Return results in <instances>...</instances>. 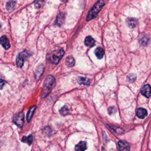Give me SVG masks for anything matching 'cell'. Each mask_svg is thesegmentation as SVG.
<instances>
[{
  "mask_svg": "<svg viewBox=\"0 0 151 151\" xmlns=\"http://www.w3.org/2000/svg\"><path fill=\"white\" fill-rule=\"evenodd\" d=\"M136 78V76L134 74H130L127 76V80L130 82H133L135 81Z\"/></svg>",
  "mask_w": 151,
  "mask_h": 151,
  "instance_id": "obj_25",
  "label": "cell"
},
{
  "mask_svg": "<svg viewBox=\"0 0 151 151\" xmlns=\"http://www.w3.org/2000/svg\"><path fill=\"white\" fill-rule=\"evenodd\" d=\"M96 56L99 58V59H101L104 54V50L101 48V47H97L94 51Z\"/></svg>",
  "mask_w": 151,
  "mask_h": 151,
  "instance_id": "obj_14",
  "label": "cell"
},
{
  "mask_svg": "<svg viewBox=\"0 0 151 151\" xmlns=\"http://www.w3.org/2000/svg\"><path fill=\"white\" fill-rule=\"evenodd\" d=\"M87 149V143L84 141H81L76 146V151H85Z\"/></svg>",
  "mask_w": 151,
  "mask_h": 151,
  "instance_id": "obj_10",
  "label": "cell"
},
{
  "mask_svg": "<svg viewBox=\"0 0 151 151\" xmlns=\"http://www.w3.org/2000/svg\"><path fill=\"white\" fill-rule=\"evenodd\" d=\"M77 81L80 84H83L86 86H89L90 84V80L86 77H80L77 79Z\"/></svg>",
  "mask_w": 151,
  "mask_h": 151,
  "instance_id": "obj_16",
  "label": "cell"
},
{
  "mask_svg": "<svg viewBox=\"0 0 151 151\" xmlns=\"http://www.w3.org/2000/svg\"><path fill=\"white\" fill-rule=\"evenodd\" d=\"M44 1L43 0H38L34 3V6L36 8H40L44 5Z\"/></svg>",
  "mask_w": 151,
  "mask_h": 151,
  "instance_id": "obj_23",
  "label": "cell"
},
{
  "mask_svg": "<svg viewBox=\"0 0 151 151\" xmlns=\"http://www.w3.org/2000/svg\"><path fill=\"white\" fill-rule=\"evenodd\" d=\"M62 1H63V2H65L66 1H67V0H61Z\"/></svg>",
  "mask_w": 151,
  "mask_h": 151,
  "instance_id": "obj_28",
  "label": "cell"
},
{
  "mask_svg": "<svg viewBox=\"0 0 151 151\" xmlns=\"http://www.w3.org/2000/svg\"><path fill=\"white\" fill-rule=\"evenodd\" d=\"M6 83V81H5V80H3V79L0 78V90H1V89L3 88L4 85H5Z\"/></svg>",
  "mask_w": 151,
  "mask_h": 151,
  "instance_id": "obj_26",
  "label": "cell"
},
{
  "mask_svg": "<svg viewBox=\"0 0 151 151\" xmlns=\"http://www.w3.org/2000/svg\"><path fill=\"white\" fill-rule=\"evenodd\" d=\"M0 44L5 50H8L11 47L9 39L6 35H2L0 38Z\"/></svg>",
  "mask_w": 151,
  "mask_h": 151,
  "instance_id": "obj_6",
  "label": "cell"
},
{
  "mask_svg": "<svg viewBox=\"0 0 151 151\" xmlns=\"http://www.w3.org/2000/svg\"><path fill=\"white\" fill-rule=\"evenodd\" d=\"M116 111V108L114 107H109V109H108V112H109V113L110 114H111L112 113H113L115 112Z\"/></svg>",
  "mask_w": 151,
  "mask_h": 151,
  "instance_id": "obj_27",
  "label": "cell"
},
{
  "mask_svg": "<svg viewBox=\"0 0 151 151\" xmlns=\"http://www.w3.org/2000/svg\"><path fill=\"white\" fill-rule=\"evenodd\" d=\"M65 64L68 67H73L75 64V60L72 56H68L65 60Z\"/></svg>",
  "mask_w": 151,
  "mask_h": 151,
  "instance_id": "obj_18",
  "label": "cell"
},
{
  "mask_svg": "<svg viewBox=\"0 0 151 151\" xmlns=\"http://www.w3.org/2000/svg\"><path fill=\"white\" fill-rule=\"evenodd\" d=\"M14 123L18 127H22L24 123V112H19L17 113L13 119Z\"/></svg>",
  "mask_w": 151,
  "mask_h": 151,
  "instance_id": "obj_5",
  "label": "cell"
},
{
  "mask_svg": "<svg viewBox=\"0 0 151 151\" xmlns=\"http://www.w3.org/2000/svg\"><path fill=\"white\" fill-rule=\"evenodd\" d=\"M29 56V53L26 51H22V52L19 53L17 58H16V64H17V65L18 67H22L24 65V61L26 58H27Z\"/></svg>",
  "mask_w": 151,
  "mask_h": 151,
  "instance_id": "obj_4",
  "label": "cell"
},
{
  "mask_svg": "<svg viewBox=\"0 0 151 151\" xmlns=\"http://www.w3.org/2000/svg\"><path fill=\"white\" fill-rule=\"evenodd\" d=\"M55 84V80L54 77L51 75H49L46 77L44 83L42 91L41 93L42 98H44L49 94V93L51 92V90L54 87Z\"/></svg>",
  "mask_w": 151,
  "mask_h": 151,
  "instance_id": "obj_1",
  "label": "cell"
},
{
  "mask_svg": "<svg viewBox=\"0 0 151 151\" xmlns=\"http://www.w3.org/2000/svg\"><path fill=\"white\" fill-rule=\"evenodd\" d=\"M33 140V137L32 135H29V136L27 137V136H23L22 139V142L24 143H26L28 145H31L32 142Z\"/></svg>",
  "mask_w": 151,
  "mask_h": 151,
  "instance_id": "obj_19",
  "label": "cell"
},
{
  "mask_svg": "<svg viewBox=\"0 0 151 151\" xmlns=\"http://www.w3.org/2000/svg\"><path fill=\"white\" fill-rule=\"evenodd\" d=\"M104 5H105V2L104 0L97 1V2L93 5L91 9L89 11L88 15L87 16L86 20L90 21L93 19L94 18H95Z\"/></svg>",
  "mask_w": 151,
  "mask_h": 151,
  "instance_id": "obj_2",
  "label": "cell"
},
{
  "mask_svg": "<svg viewBox=\"0 0 151 151\" xmlns=\"http://www.w3.org/2000/svg\"><path fill=\"white\" fill-rule=\"evenodd\" d=\"M84 44L87 47H92L95 44V40L91 36H88L84 40Z\"/></svg>",
  "mask_w": 151,
  "mask_h": 151,
  "instance_id": "obj_12",
  "label": "cell"
},
{
  "mask_svg": "<svg viewBox=\"0 0 151 151\" xmlns=\"http://www.w3.org/2000/svg\"><path fill=\"white\" fill-rule=\"evenodd\" d=\"M147 114V110L143 108H139L136 112V115L139 118L144 119Z\"/></svg>",
  "mask_w": 151,
  "mask_h": 151,
  "instance_id": "obj_11",
  "label": "cell"
},
{
  "mask_svg": "<svg viewBox=\"0 0 151 151\" xmlns=\"http://www.w3.org/2000/svg\"><path fill=\"white\" fill-rule=\"evenodd\" d=\"M43 70H44V66L43 65H40L37 68V70H36V77H37V78H38L42 74V72H43Z\"/></svg>",
  "mask_w": 151,
  "mask_h": 151,
  "instance_id": "obj_21",
  "label": "cell"
},
{
  "mask_svg": "<svg viewBox=\"0 0 151 151\" xmlns=\"http://www.w3.org/2000/svg\"><path fill=\"white\" fill-rule=\"evenodd\" d=\"M64 54V51L62 49L54 51L51 57V59H50L51 62L54 64H57L60 62L62 57H63Z\"/></svg>",
  "mask_w": 151,
  "mask_h": 151,
  "instance_id": "obj_3",
  "label": "cell"
},
{
  "mask_svg": "<svg viewBox=\"0 0 151 151\" xmlns=\"http://www.w3.org/2000/svg\"><path fill=\"white\" fill-rule=\"evenodd\" d=\"M61 114H62L63 116H66L69 113V109L68 107L67 106H64V107H63L61 108V109L60 110Z\"/></svg>",
  "mask_w": 151,
  "mask_h": 151,
  "instance_id": "obj_22",
  "label": "cell"
},
{
  "mask_svg": "<svg viewBox=\"0 0 151 151\" xmlns=\"http://www.w3.org/2000/svg\"><path fill=\"white\" fill-rule=\"evenodd\" d=\"M118 146L120 151H130V147L128 142L120 140L118 142Z\"/></svg>",
  "mask_w": 151,
  "mask_h": 151,
  "instance_id": "obj_7",
  "label": "cell"
},
{
  "mask_svg": "<svg viewBox=\"0 0 151 151\" xmlns=\"http://www.w3.org/2000/svg\"><path fill=\"white\" fill-rule=\"evenodd\" d=\"M64 15L63 13H59L56 18V20H55V23L58 26H61L64 22Z\"/></svg>",
  "mask_w": 151,
  "mask_h": 151,
  "instance_id": "obj_15",
  "label": "cell"
},
{
  "mask_svg": "<svg viewBox=\"0 0 151 151\" xmlns=\"http://www.w3.org/2000/svg\"><path fill=\"white\" fill-rule=\"evenodd\" d=\"M126 24L129 28H134L137 24V20L134 18H128L126 19Z\"/></svg>",
  "mask_w": 151,
  "mask_h": 151,
  "instance_id": "obj_9",
  "label": "cell"
},
{
  "mask_svg": "<svg viewBox=\"0 0 151 151\" xmlns=\"http://www.w3.org/2000/svg\"><path fill=\"white\" fill-rule=\"evenodd\" d=\"M16 5V2L14 0H10L7 2L6 4V9L8 11H11L14 9Z\"/></svg>",
  "mask_w": 151,
  "mask_h": 151,
  "instance_id": "obj_13",
  "label": "cell"
},
{
  "mask_svg": "<svg viewBox=\"0 0 151 151\" xmlns=\"http://www.w3.org/2000/svg\"><path fill=\"white\" fill-rule=\"evenodd\" d=\"M141 94L145 97L149 98L150 96V86L149 84L144 85L140 90Z\"/></svg>",
  "mask_w": 151,
  "mask_h": 151,
  "instance_id": "obj_8",
  "label": "cell"
},
{
  "mask_svg": "<svg viewBox=\"0 0 151 151\" xmlns=\"http://www.w3.org/2000/svg\"><path fill=\"white\" fill-rule=\"evenodd\" d=\"M140 42L142 45H146L149 41V38L147 37H143L140 39Z\"/></svg>",
  "mask_w": 151,
  "mask_h": 151,
  "instance_id": "obj_24",
  "label": "cell"
},
{
  "mask_svg": "<svg viewBox=\"0 0 151 151\" xmlns=\"http://www.w3.org/2000/svg\"><path fill=\"white\" fill-rule=\"evenodd\" d=\"M108 126L109 127V128L112 131H113L114 133H116L117 134H122L124 132V130L122 129H121V128H119V127H115V126H111V125H109Z\"/></svg>",
  "mask_w": 151,
  "mask_h": 151,
  "instance_id": "obj_20",
  "label": "cell"
},
{
  "mask_svg": "<svg viewBox=\"0 0 151 151\" xmlns=\"http://www.w3.org/2000/svg\"><path fill=\"white\" fill-rule=\"evenodd\" d=\"M36 108H37V106H34L31 107L29 109V110H28V111L27 113V119L28 122H29L31 120L32 117V116L34 114V113Z\"/></svg>",
  "mask_w": 151,
  "mask_h": 151,
  "instance_id": "obj_17",
  "label": "cell"
},
{
  "mask_svg": "<svg viewBox=\"0 0 151 151\" xmlns=\"http://www.w3.org/2000/svg\"><path fill=\"white\" fill-rule=\"evenodd\" d=\"M1 28V25L0 24V28Z\"/></svg>",
  "mask_w": 151,
  "mask_h": 151,
  "instance_id": "obj_29",
  "label": "cell"
}]
</instances>
